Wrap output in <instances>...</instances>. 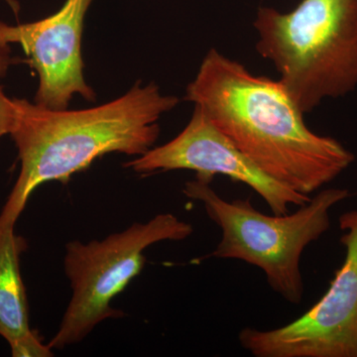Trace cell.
<instances>
[{"label":"cell","instance_id":"cell-1","mask_svg":"<svg viewBox=\"0 0 357 357\" xmlns=\"http://www.w3.org/2000/svg\"><path fill=\"white\" fill-rule=\"evenodd\" d=\"M185 100L263 172L301 194L311 196L354 161L342 143L307 128L280 81L255 76L215 49L204 57Z\"/></svg>","mask_w":357,"mask_h":357},{"label":"cell","instance_id":"cell-2","mask_svg":"<svg viewBox=\"0 0 357 357\" xmlns=\"http://www.w3.org/2000/svg\"><path fill=\"white\" fill-rule=\"evenodd\" d=\"M10 135L18 150L20 173L0 213V236L14 229L33 192L44 183L67 184L74 174L109 153H146L160 135L162 115L177 107V96L155 83L137 82L126 95L82 110L47 109L13 98Z\"/></svg>","mask_w":357,"mask_h":357},{"label":"cell","instance_id":"cell-3","mask_svg":"<svg viewBox=\"0 0 357 357\" xmlns=\"http://www.w3.org/2000/svg\"><path fill=\"white\" fill-rule=\"evenodd\" d=\"M256 49L306 114L357 88V0H302L281 13L260 7Z\"/></svg>","mask_w":357,"mask_h":357},{"label":"cell","instance_id":"cell-4","mask_svg":"<svg viewBox=\"0 0 357 357\" xmlns=\"http://www.w3.org/2000/svg\"><path fill=\"white\" fill-rule=\"evenodd\" d=\"M211 180L197 177L185 184V196L203 204L206 215L222 231L215 250L206 256L241 260L257 267L270 288L290 304L304 299L301 260L305 249L331 227V210L351 197L347 189L321 190L299 210L285 215H265L250 199L227 201Z\"/></svg>","mask_w":357,"mask_h":357},{"label":"cell","instance_id":"cell-5","mask_svg":"<svg viewBox=\"0 0 357 357\" xmlns=\"http://www.w3.org/2000/svg\"><path fill=\"white\" fill-rule=\"evenodd\" d=\"M192 232L189 222L166 213L102 241L68 243L64 268L73 294L60 328L48 344L50 349L76 344L102 321L126 316L112 303L142 271L145 250L162 241H185Z\"/></svg>","mask_w":357,"mask_h":357},{"label":"cell","instance_id":"cell-6","mask_svg":"<svg viewBox=\"0 0 357 357\" xmlns=\"http://www.w3.org/2000/svg\"><path fill=\"white\" fill-rule=\"evenodd\" d=\"M344 261L317 304L288 325L244 328L241 347L255 357H357V210L340 218Z\"/></svg>","mask_w":357,"mask_h":357},{"label":"cell","instance_id":"cell-7","mask_svg":"<svg viewBox=\"0 0 357 357\" xmlns=\"http://www.w3.org/2000/svg\"><path fill=\"white\" fill-rule=\"evenodd\" d=\"M124 167L142 174L190 170L196 172L197 177L211 181L213 176L223 175L251 188L274 215H285L291 206L300 208L312 198L263 172L198 107H195L189 123L174 139L151 148Z\"/></svg>","mask_w":357,"mask_h":357},{"label":"cell","instance_id":"cell-8","mask_svg":"<svg viewBox=\"0 0 357 357\" xmlns=\"http://www.w3.org/2000/svg\"><path fill=\"white\" fill-rule=\"evenodd\" d=\"M93 0H66L57 13L26 24L0 21V47L20 44L39 76L35 103L67 109L75 95L95 102L84 77L82 38L86 14Z\"/></svg>","mask_w":357,"mask_h":357},{"label":"cell","instance_id":"cell-9","mask_svg":"<svg viewBox=\"0 0 357 357\" xmlns=\"http://www.w3.org/2000/svg\"><path fill=\"white\" fill-rule=\"evenodd\" d=\"M27 248L14 229L0 236V335L8 344L30 332L29 309L20 272V255Z\"/></svg>","mask_w":357,"mask_h":357},{"label":"cell","instance_id":"cell-10","mask_svg":"<svg viewBox=\"0 0 357 357\" xmlns=\"http://www.w3.org/2000/svg\"><path fill=\"white\" fill-rule=\"evenodd\" d=\"M13 357H50L53 351L49 345H45L38 333L30 331L24 335L8 344Z\"/></svg>","mask_w":357,"mask_h":357},{"label":"cell","instance_id":"cell-11","mask_svg":"<svg viewBox=\"0 0 357 357\" xmlns=\"http://www.w3.org/2000/svg\"><path fill=\"white\" fill-rule=\"evenodd\" d=\"M16 109L13 98H9L0 84V137L10 134L15 122Z\"/></svg>","mask_w":357,"mask_h":357},{"label":"cell","instance_id":"cell-12","mask_svg":"<svg viewBox=\"0 0 357 357\" xmlns=\"http://www.w3.org/2000/svg\"><path fill=\"white\" fill-rule=\"evenodd\" d=\"M16 59L11 57L10 47H0V77H4L11 65L15 64Z\"/></svg>","mask_w":357,"mask_h":357},{"label":"cell","instance_id":"cell-13","mask_svg":"<svg viewBox=\"0 0 357 357\" xmlns=\"http://www.w3.org/2000/svg\"><path fill=\"white\" fill-rule=\"evenodd\" d=\"M7 4L10 6V8L13 9V13L18 15V11H20V4L16 0H6Z\"/></svg>","mask_w":357,"mask_h":357}]
</instances>
